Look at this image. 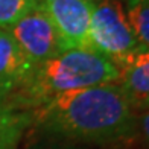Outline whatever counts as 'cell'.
I'll return each mask as SVG.
<instances>
[{"label": "cell", "instance_id": "2", "mask_svg": "<svg viewBox=\"0 0 149 149\" xmlns=\"http://www.w3.org/2000/svg\"><path fill=\"white\" fill-rule=\"evenodd\" d=\"M120 70L116 63L91 49H69L33 67L29 78L12 93L18 108H37L67 91L116 84Z\"/></svg>", "mask_w": 149, "mask_h": 149}, {"label": "cell", "instance_id": "8", "mask_svg": "<svg viewBox=\"0 0 149 149\" xmlns=\"http://www.w3.org/2000/svg\"><path fill=\"white\" fill-rule=\"evenodd\" d=\"M32 122L29 110L0 100V149H14Z\"/></svg>", "mask_w": 149, "mask_h": 149}, {"label": "cell", "instance_id": "4", "mask_svg": "<svg viewBox=\"0 0 149 149\" xmlns=\"http://www.w3.org/2000/svg\"><path fill=\"white\" fill-rule=\"evenodd\" d=\"M6 31L33 67L67 50L63 38L38 3Z\"/></svg>", "mask_w": 149, "mask_h": 149}, {"label": "cell", "instance_id": "11", "mask_svg": "<svg viewBox=\"0 0 149 149\" xmlns=\"http://www.w3.org/2000/svg\"><path fill=\"white\" fill-rule=\"evenodd\" d=\"M137 132H140L149 143V110L137 113Z\"/></svg>", "mask_w": 149, "mask_h": 149}, {"label": "cell", "instance_id": "10", "mask_svg": "<svg viewBox=\"0 0 149 149\" xmlns=\"http://www.w3.org/2000/svg\"><path fill=\"white\" fill-rule=\"evenodd\" d=\"M37 0H0V29H9L35 6Z\"/></svg>", "mask_w": 149, "mask_h": 149}, {"label": "cell", "instance_id": "12", "mask_svg": "<svg viewBox=\"0 0 149 149\" xmlns=\"http://www.w3.org/2000/svg\"><path fill=\"white\" fill-rule=\"evenodd\" d=\"M0 100H2V99H0Z\"/></svg>", "mask_w": 149, "mask_h": 149}, {"label": "cell", "instance_id": "6", "mask_svg": "<svg viewBox=\"0 0 149 149\" xmlns=\"http://www.w3.org/2000/svg\"><path fill=\"white\" fill-rule=\"evenodd\" d=\"M119 85L135 113L149 110V49H145L117 65Z\"/></svg>", "mask_w": 149, "mask_h": 149}, {"label": "cell", "instance_id": "5", "mask_svg": "<svg viewBox=\"0 0 149 149\" xmlns=\"http://www.w3.org/2000/svg\"><path fill=\"white\" fill-rule=\"evenodd\" d=\"M63 38L65 49H90L88 29L94 0H37Z\"/></svg>", "mask_w": 149, "mask_h": 149}, {"label": "cell", "instance_id": "1", "mask_svg": "<svg viewBox=\"0 0 149 149\" xmlns=\"http://www.w3.org/2000/svg\"><path fill=\"white\" fill-rule=\"evenodd\" d=\"M31 113L46 131L78 141L116 143L137 132V113L117 82L67 91Z\"/></svg>", "mask_w": 149, "mask_h": 149}, {"label": "cell", "instance_id": "7", "mask_svg": "<svg viewBox=\"0 0 149 149\" xmlns=\"http://www.w3.org/2000/svg\"><path fill=\"white\" fill-rule=\"evenodd\" d=\"M33 65L6 29H0V99L15 93L29 78Z\"/></svg>", "mask_w": 149, "mask_h": 149}, {"label": "cell", "instance_id": "9", "mask_svg": "<svg viewBox=\"0 0 149 149\" xmlns=\"http://www.w3.org/2000/svg\"><path fill=\"white\" fill-rule=\"evenodd\" d=\"M135 37L149 49V0H122Z\"/></svg>", "mask_w": 149, "mask_h": 149}, {"label": "cell", "instance_id": "3", "mask_svg": "<svg viewBox=\"0 0 149 149\" xmlns=\"http://www.w3.org/2000/svg\"><path fill=\"white\" fill-rule=\"evenodd\" d=\"M90 49L117 65L146 47L135 37L122 0H94L90 29Z\"/></svg>", "mask_w": 149, "mask_h": 149}]
</instances>
